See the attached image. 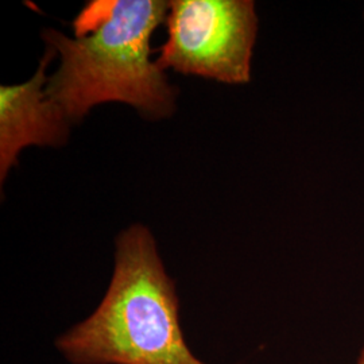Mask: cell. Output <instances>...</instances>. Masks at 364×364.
I'll list each match as a JSON object with an SVG mask.
<instances>
[{"label": "cell", "instance_id": "3", "mask_svg": "<svg viewBox=\"0 0 364 364\" xmlns=\"http://www.w3.org/2000/svg\"><path fill=\"white\" fill-rule=\"evenodd\" d=\"M255 4L250 0H174L169 3L168 41L156 60L164 70L215 78L250 80L257 37Z\"/></svg>", "mask_w": 364, "mask_h": 364}, {"label": "cell", "instance_id": "2", "mask_svg": "<svg viewBox=\"0 0 364 364\" xmlns=\"http://www.w3.org/2000/svg\"><path fill=\"white\" fill-rule=\"evenodd\" d=\"M55 347L70 364H207L185 341L174 282L141 224L117 236L114 274L100 305Z\"/></svg>", "mask_w": 364, "mask_h": 364}, {"label": "cell", "instance_id": "4", "mask_svg": "<svg viewBox=\"0 0 364 364\" xmlns=\"http://www.w3.org/2000/svg\"><path fill=\"white\" fill-rule=\"evenodd\" d=\"M55 50L48 48L34 77L21 85L0 87V176L1 181L28 144L58 146L65 142L69 120L42 90L45 69Z\"/></svg>", "mask_w": 364, "mask_h": 364}, {"label": "cell", "instance_id": "1", "mask_svg": "<svg viewBox=\"0 0 364 364\" xmlns=\"http://www.w3.org/2000/svg\"><path fill=\"white\" fill-rule=\"evenodd\" d=\"M168 10L161 0H97L76 18V38L45 30L49 48L61 54L46 97L69 122L105 102L127 103L144 117H169L176 91L150 58L151 34Z\"/></svg>", "mask_w": 364, "mask_h": 364}, {"label": "cell", "instance_id": "5", "mask_svg": "<svg viewBox=\"0 0 364 364\" xmlns=\"http://www.w3.org/2000/svg\"><path fill=\"white\" fill-rule=\"evenodd\" d=\"M355 364H364V346L363 348H362L360 352H359V356H358V359H356Z\"/></svg>", "mask_w": 364, "mask_h": 364}]
</instances>
